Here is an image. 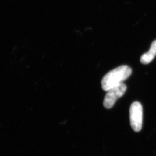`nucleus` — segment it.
I'll return each instance as SVG.
<instances>
[{
  "label": "nucleus",
  "instance_id": "1",
  "mask_svg": "<svg viewBox=\"0 0 156 156\" xmlns=\"http://www.w3.org/2000/svg\"><path fill=\"white\" fill-rule=\"evenodd\" d=\"M132 73V70L127 65H122L109 71L102 79L101 84L103 90L107 91L113 87L125 81Z\"/></svg>",
  "mask_w": 156,
  "mask_h": 156
},
{
  "label": "nucleus",
  "instance_id": "2",
  "mask_svg": "<svg viewBox=\"0 0 156 156\" xmlns=\"http://www.w3.org/2000/svg\"><path fill=\"white\" fill-rule=\"evenodd\" d=\"M126 89V86L123 83L109 89L105 97L103 103L104 107L106 109L111 108L117 100L123 96Z\"/></svg>",
  "mask_w": 156,
  "mask_h": 156
},
{
  "label": "nucleus",
  "instance_id": "3",
  "mask_svg": "<svg viewBox=\"0 0 156 156\" xmlns=\"http://www.w3.org/2000/svg\"><path fill=\"white\" fill-rule=\"evenodd\" d=\"M143 107L141 104L134 102L131 104L129 110L130 122L133 129L139 132L142 128Z\"/></svg>",
  "mask_w": 156,
  "mask_h": 156
},
{
  "label": "nucleus",
  "instance_id": "4",
  "mask_svg": "<svg viewBox=\"0 0 156 156\" xmlns=\"http://www.w3.org/2000/svg\"><path fill=\"white\" fill-rule=\"evenodd\" d=\"M156 56V40L152 43L150 50L144 53L140 58V62L144 64H147L152 62Z\"/></svg>",
  "mask_w": 156,
  "mask_h": 156
}]
</instances>
